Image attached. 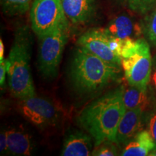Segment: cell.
<instances>
[{
  "label": "cell",
  "mask_w": 156,
  "mask_h": 156,
  "mask_svg": "<svg viewBox=\"0 0 156 156\" xmlns=\"http://www.w3.org/2000/svg\"><path fill=\"white\" fill-rule=\"evenodd\" d=\"M124 85L108 91L85 106L78 115V124L93 137L95 147L106 141L116 142L119 124L126 108Z\"/></svg>",
  "instance_id": "cell-1"
},
{
  "label": "cell",
  "mask_w": 156,
  "mask_h": 156,
  "mask_svg": "<svg viewBox=\"0 0 156 156\" xmlns=\"http://www.w3.org/2000/svg\"><path fill=\"white\" fill-rule=\"evenodd\" d=\"M120 66L106 62L78 46L74 51L69 66L70 82L78 93H96L120 80Z\"/></svg>",
  "instance_id": "cell-2"
},
{
  "label": "cell",
  "mask_w": 156,
  "mask_h": 156,
  "mask_svg": "<svg viewBox=\"0 0 156 156\" xmlns=\"http://www.w3.org/2000/svg\"><path fill=\"white\" fill-rule=\"evenodd\" d=\"M32 36L27 25L16 29L7 59L8 85L15 98L21 99L36 95L30 72Z\"/></svg>",
  "instance_id": "cell-3"
},
{
  "label": "cell",
  "mask_w": 156,
  "mask_h": 156,
  "mask_svg": "<svg viewBox=\"0 0 156 156\" xmlns=\"http://www.w3.org/2000/svg\"><path fill=\"white\" fill-rule=\"evenodd\" d=\"M121 59L128 85L147 90L152 75V57L147 41L144 38L124 39Z\"/></svg>",
  "instance_id": "cell-4"
},
{
  "label": "cell",
  "mask_w": 156,
  "mask_h": 156,
  "mask_svg": "<svg viewBox=\"0 0 156 156\" xmlns=\"http://www.w3.org/2000/svg\"><path fill=\"white\" fill-rule=\"evenodd\" d=\"M69 38V23L62 25L38 38V67L44 79L53 80L58 75L62 54Z\"/></svg>",
  "instance_id": "cell-5"
},
{
  "label": "cell",
  "mask_w": 156,
  "mask_h": 156,
  "mask_svg": "<svg viewBox=\"0 0 156 156\" xmlns=\"http://www.w3.org/2000/svg\"><path fill=\"white\" fill-rule=\"evenodd\" d=\"M31 29L38 38L69 23L62 0H34L30 9Z\"/></svg>",
  "instance_id": "cell-6"
},
{
  "label": "cell",
  "mask_w": 156,
  "mask_h": 156,
  "mask_svg": "<svg viewBox=\"0 0 156 156\" xmlns=\"http://www.w3.org/2000/svg\"><path fill=\"white\" fill-rule=\"evenodd\" d=\"M20 108L27 119L40 128L55 126L58 120V112L53 103L36 95L21 99Z\"/></svg>",
  "instance_id": "cell-7"
},
{
  "label": "cell",
  "mask_w": 156,
  "mask_h": 156,
  "mask_svg": "<svg viewBox=\"0 0 156 156\" xmlns=\"http://www.w3.org/2000/svg\"><path fill=\"white\" fill-rule=\"evenodd\" d=\"M77 44L106 62L121 65L122 59L111 50L108 35L103 28H92L87 30L80 36Z\"/></svg>",
  "instance_id": "cell-8"
},
{
  "label": "cell",
  "mask_w": 156,
  "mask_h": 156,
  "mask_svg": "<svg viewBox=\"0 0 156 156\" xmlns=\"http://www.w3.org/2000/svg\"><path fill=\"white\" fill-rule=\"evenodd\" d=\"M143 112L141 108L126 109L117 129L115 142L116 145H126L140 132Z\"/></svg>",
  "instance_id": "cell-9"
},
{
  "label": "cell",
  "mask_w": 156,
  "mask_h": 156,
  "mask_svg": "<svg viewBox=\"0 0 156 156\" xmlns=\"http://www.w3.org/2000/svg\"><path fill=\"white\" fill-rule=\"evenodd\" d=\"M62 2L66 17L73 24H86L95 16V0H62Z\"/></svg>",
  "instance_id": "cell-10"
},
{
  "label": "cell",
  "mask_w": 156,
  "mask_h": 156,
  "mask_svg": "<svg viewBox=\"0 0 156 156\" xmlns=\"http://www.w3.org/2000/svg\"><path fill=\"white\" fill-rule=\"evenodd\" d=\"M93 137L81 131H74L68 134L61 152L62 156H89L93 148Z\"/></svg>",
  "instance_id": "cell-11"
},
{
  "label": "cell",
  "mask_w": 156,
  "mask_h": 156,
  "mask_svg": "<svg viewBox=\"0 0 156 156\" xmlns=\"http://www.w3.org/2000/svg\"><path fill=\"white\" fill-rule=\"evenodd\" d=\"M103 30L109 36L120 39L134 38L140 33L137 25L125 14L115 17Z\"/></svg>",
  "instance_id": "cell-12"
},
{
  "label": "cell",
  "mask_w": 156,
  "mask_h": 156,
  "mask_svg": "<svg viewBox=\"0 0 156 156\" xmlns=\"http://www.w3.org/2000/svg\"><path fill=\"white\" fill-rule=\"evenodd\" d=\"M9 155L27 156L33 153L34 146L30 135L23 130H7Z\"/></svg>",
  "instance_id": "cell-13"
},
{
  "label": "cell",
  "mask_w": 156,
  "mask_h": 156,
  "mask_svg": "<svg viewBox=\"0 0 156 156\" xmlns=\"http://www.w3.org/2000/svg\"><path fill=\"white\" fill-rule=\"evenodd\" d=\"M155 145L149 132L140 131L126 144L122 153V156H146L155 148Z\"/></svg>",
  "instance_id": "cell-14"
},
{
  "label": "cell",
  "mask_w": 156,
  "mask_h": 156,
  "mask_svg": "<svg viewBox=\"0 0 156 156\" xmlns=\"http://www.w3.org/2000/svg\"><path fill=\"white\" fill-rule=\"evenodd\" d=\"M123 101L126 109L141 108L143 111L147 109L150 103L147 90L129 85L124 87Z\"/></svg>",
  "instance_id": "cell-15"
},
{
  "label": "cell",
  "mask_w": 156,
  "mask_h": 156,
  "mask_svg": "<svg viewBox=\"0 0 156 156\" xmlns=\"http://www.w3.org/2000/svg\"><path fill=\"white\" fill-rule=\"evenodd\" d=\"M34 0H1L2 12L7 16H17L30 10Z\"/></svg>",
  "instance_id": "cell-16"
},
{
  "label": "cell",
  "mask_w": 156,
  "mask_h": 156,
  "mask_svg": "<svg viewBox=\"0 0 156 156\" xmlns=\"http://www.w3.org/2000/svg\"><path fill=\"white\" fill-rule=\"evenodd\" d=\"M148 13L143 24V31L149 41L156 46V5Z\"/></svg>",
  "instance_id": "cell-17"
},
{
  "label": "cell",
  "mask_w": 156,
  "mask_h": 156,
  "mask_svg": "<svg viewBox=\"0 0 156 156\" xmlns=\"http://www.w3.org/2000/svg\"><path fill=\"white\" fill-rule=\"evenodd\" d=\"M129 8L134 12L145 15L151 12L156 5V0H128Z\"/></svg>",
  "instance_id": "cell-18"
},
{
  "label": "cell",
  "mask_w": 156,
  "mask_h": 156,
  "mask_svg": "<svg viewBox=\"0 0 156 156\" xmlns=\"http://www.w3.org/2000/svg\"><path fill=\"white\" fill-rule=\"evenodd\" d=\"M116 144L112 141H106L96 146L92 151L91 155L95 156H115L118 155Z\"/></svg>",
  "instance_id": "cell-19"
},
{
  "label": "cell",
  "mask_w": 156,
  "mask_h": 156,
  "mask_svg": "<svg viewBox=\"0 0 156 156\" xmlns=\"http://www.w3.org/2000/svg\"><path fill=\"white\" fill-rule=\"evenodd\" d=\"M7 68H8L7 59H3L0 61V85H1L2 89L5 85L6 74L7 73Z\"/></svg>",
  "instance_id": "cell-20"
},
{
  "label": "cell",
  "mask_w": 156,
  "mask_h": 156,
  "mask_svg": "<svg viewBox=\"0 0 156 156\" xmlns=\"http://www.w3.org/2000/svg\"><path fill=\"white\" fill-rule=\"evenodd\" d=\"M0 151L2 155L8 154V145H7V131H2L0 134Z\"/></svg>",
  "instance_id": "cell-21"
},
{
  "label": "cell",
  "mask_w": 156,
  "mask_h": 156,
  "mask_svg": "<svg viewBox=\"0 0 156 156\" xmlns=\"http://www.w3.org/2000/svg\"><path fill=\"white\" fill-rule=\"evenodd\" d=\"M150 134L153 138L155 147L153 151H156V114L151 116L149 121V129H148Z\"/></svg>",
  "instance_id": "cell-22"
},
{
  "label": "cell",
  "mask_w": 156,
  "mask_h": 156,
  "mask_svg": "<svg viewBox=\"0 0 156 156\" xmlns=\"http://www.w3.org/2000/svg\"><path fill=\"white\" fill-rule=\"evenodd\" d=\"M4 54H5V46H4L2 40L0 39V61L5 59L4 58Z\"/></svg>",
  "instance_id": "cell-23"
},
{
  "label": "cell",
  "mask_w": 156,
  "mask_h": 156,
  "mask_svg": "<svg viewBox=\"0 0 156 156\" xmlns=\"http://www.w3.org/2000/svg\"><path fill=\"white\" fill-rule=\"evenodd\" d=\"M151 79H152V80H153L154 88H155V91H156V62L155 64V67H154V69L153 72V75H151Z\"/></svg>",
  "instance_id": "cell-24"
},
{
  "label": "cell",
  "mask_w": 156,
  "mask_h": 156,
  "mask_svg": "<svg viewBox=\"0 0 156 156\" xmlns=\"http://www.w3.org/2000/svg\"><path fill=\"white\" fill-rule=\"evenodd\" d=\"M116 1H118V2H127L128 0H116Z\"/></svg>",
  "instance_id": "cell-25"
}]
</instances>
